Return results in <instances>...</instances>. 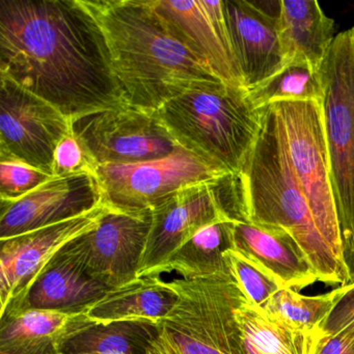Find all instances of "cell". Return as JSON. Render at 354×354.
<instances>
[{
    "label": "cell",
    "instance_id": "obj_1",
    "mask_svg": "<svg viewBox=\"0 0 354 354\" xmlns=\"http://www.w3.org/2000/svg\"><path fill=\"white\" fill-rule=\"evenodd\" d=\"M0 76L70 120L128 104L82 0H0Z\"/></svg>",
    "mask_w": 354,
    "mask_h": 354
},
{
    "label": "cell",
    "instance_id": "obj_2",
    "mask_svg": "<svg viewBox=\"0 0 354 354\" xmlns=\"http://www.w3.org/2000/svg\"><path fill=\"white\" fill-rule=\"evenodd\" d=\"M82 3L102 28L113 72L131 106L157 111L198 84L221 82L171 34L151 0Z\"/></svg>",
    "mask_w": 354,
    "mask_h": 354
},
{
    "label": "cell",
    "instance_id": "obj_3",
    "mask_svg": "<svg viewBox=\"0 0 354 354\" xmlns=\"http://www.w3.org/2000/svg\"><path fill=\"white\" fill-rule=\"evenodd\" d=\"M239 221L281 227L297 242L328 285L350 283L345 258L323 237L290 160L285 127L271 105L263 109L258 138L241 171L234 176Z\"/></svg>",
    "mask_w": 354,
    "mask_h": 354
},
{
    "label": "cell",
    "instance_id": "obj_4",
    "mask_svg": "<svg viewBox=\"0 0 354 354\" xmlns=\"http://www.w3.org/2000/svg\"><path fill=\"white\" fill-rule=\"evenodd\" d=\"M181 148L237 176L262 124L248 90L221 82L198 84L167 101L157 111Z\"/></svg>",
    "mask_w": 354,
    "mask_h": 354
},
{
    "label": "cell",
    "instance_id": "obj_5",
    "mask_svg": "<svg viewBox=\"0 0 354 354\" xmlns=\"http://www.w3.org/2000/svg\"><path fill=\"white\" fill-rule=\"evenodd\" d=\"M169 283L177 302L150 354H248L235 315L248 296L230 271Z\"/></svg>",
    "mask_w": 354,
    "mask_h": 354
},
{
    "label": "cell",
    "instance_id": "obj_6",
    "mask_svg": "<svg viewBox=\"0 0 354 354\" xmlns=\"http://www.w3.org/2000/svg\"><path fill=\"white\" fill-rule=\"evenodd\" d=\"M320 74L331 186L345 254L354 238V26L337 35Z\"/></svg>",
    "mask_w": 354,
    "mask_h": 354
},
{
    "label": "cell",
    "instance_id": "obj_7",
    "mask_svg": "<svg viewBox=\"0 0 354 354\" xmlns=\"http://www.w3.org/2000/svg\"><path fill=\"white\" fill-rule=\"evenodd\" d=\"M271 106L283 121L292 167L315 221L327 243L344 257L343 239L331 186L322 103L286 101L273 103Z\"/></svg>",
    "mask_w": 354,
    "mask_h": 354
},
{
    "label": "cell",
    "instance_id": "obj_8",
    "mask_svg": "<svg viewBox=\"0 0 354 354\" xmlns=\"http://www.w3.org/2000/svg\"><path fill=\"white\" fill-rule=\"evenodd\" d=\"M138 277H158L160 267L198 231L236 218L233 175L181 188L155 207Z\"/></svg>",
    "mask_w": 354,
    "mask_h": 354
},
{
    "label": "cell",
    "instance_id": "obj_9",
    "mask_svg": "<svg viewBox=\"0 0 354 354\" xmlns=\"http://www.w3.org/2000/svg\"><path fill=\"white\" fill-rule=\"evenodd\" d=\"M93 165H130L165 158L181 148L157 111L127 104L70 120Z\"/></svg>",
    "mask_w": 354,
    "mask_h": 354
},
{
    "label": "cell",
    "instance_id": "obj_10",
    "mask_svg": "<svg viewBox=\"0 0 354 354\" xmlns=\"http://www.w3.org/2000/svg\"><path fill=\"white\" fill-rule=\"evenodd\" d=\"M230 174L183 148L165 158L99 165L95 171L102 202L117 210H153L181 188Z\"/></svg>",
    "mask_w": 354,
    "mask_h": 354
},
{
    "label": "cell",
    "instance_id": "obj_11",
    "mask_svg": "<svg viewBox=\"0 0 354 354\" xmlns=\"http://www.w3.org/2000/svg\"><path fill=\"white\" fill-rule=\"evenodd\" d=\"M71 132L57 107L0 76V160H17L53 176L55 153Z\"/></svg>",
    "mask_w": 354,
    "mask_h": 354
},
{
    "label": "cell",
    "instance_id": "obj_12",
    "mask_svg": "<svg viewBox=\"0 0 354 354\" xmlns=\"http://www.w3.org/2000/svg\"><path fill=\"white\" fill-rule=\"evenodd\" d=\"M151 223V210L129 212L109 207L96 229L62 250L90 277L113 289L138 279Z\"/></svg>",
    "mask_w": 354,
    "mask_h": 354
},
{
    "label": "cell",
    "instance_id": "obj_13",
    "mask_svg": "<svg viewBox=\"0 0 354 354\" xmlns=\"http://www.w3.org/2000/svg\"><path fill=\"white\" fill-rule=\"evenodd\" d=\"M171 34L221 82L246 88L230 41L223 0H151Z\"/></svg>",
    "mask_w": 354,
    "mask_h": 354
},
{
    "label": "cell",
    "instance_id": "obj_14",
    "mask_svg": "<svg viewBox=\"0 0 354 354\" xmlns=\"http://www.w3.org/2000/svg\"><path fill=\"white\" fill-rule=\"evenodd\" d=\"M109 206L73 218L0 240V312L20 301L49 261L72 240L98 227Z\"/></svg>",
    "mask_w": 354,
    "mask_h": 354
},
{
    "label": "cell",
    "instance_id": "obj_15",
    "mask_svg": "<svg viewBox=\"0 0 354 354\" xmlns=\"http://www.w3.org/2000/svg\"><path fill=\"white\" fill-rule=\"evenodd\" d=\"M102 203L96 176L53 177L16 201H1L0 240L73 218Z\"/></svg>",
    "mask_w": 354,
    "mask_h": 354
},
{
    "label": "cell",
    "instance_id": "obj_16",
    "mask_svg": "<svg viewBox=\"0 0 354 354\" xmlns=\"http://www.w3.org/2000/svg\"><path fill=\"white\" fill-rule=\"evenodd\" d=\"M230 41L248 90L283 67L279 40L281 0H223Z\"/></svg>",
    "mask_w": 354,
    "mask_h": 354
},
{
    "label": "cell",
    "instance_id": "obj_17",
    "mask_svg": "<svg viewBox=\"0 0 354 354\" xmlns=\"http://www.w3.org/2000/svg\"><path fill=\"white\" fill-rule=\"evenodd\" d=\"M232 243V250L273 277L283 289L299 291L319 281L297 242L281 227L234 221Z\"/></svg>",
    "mask_w": 354,
    "mask_h": 354
},
{
    "label": "cell",
    "instance_id": "obj_18",
    "mask_svg": "<svg viewBox=\"0 0 354 354\" xmlns=\"http://www.w3.org/2000/svg\"><path fill=\"white\" fill-rule=\"evenodd\" d=\"M109 290L61 250L43 268L26 296L20 301L9 304L0 314L28 310L86 313Z\"/></svg>",
    "mask_w": 354,
    "mask_h": 354
},
{
    "label": "cell",
    "instance_id": "obj_19",
    "mask_svg": "<svg viewBox=\"0 0 354 354\" xmlns=\"http://www.w3.org/2000/svg\"><path fill=\"white\" fill-rule=\"evenodd\" d=\"M95 324L86 313L7 310L0 314V354H59L70 339Z\"/></svg>",
    "mask_w": 354,
    "mask_h": 354
},
{
    "label": "cell",
    "instance_id": "obj_20",
    "mask_svg": "<svg viewBox=\"0 0 354 354\" xmlns=\"http://www.w3.org/2000/svg\"><path fill=\"white\" fill-rule=\"evenodd\" d=\"M279 40L285 64L296 57L320 70L337 35L316 0H281ZM283 64V65H285Z\"/></svg>",
    "mask_w": 354,
    "mask_h": 354
},
{
    "label": "cell",
    "instance_id": "obj_21",
    "mask_svg": "<svg viewBox=\"0 0 354 354\" xmlns=\"http://www.w3.org/2000/svg\"><path fill=\"white\" fill-rule=\"evenodd\" d=\"M177 299L175 290L160 277H138L109 290L86 314L98 324L131 320L159 323Z\"/></svg>",
    "mask_w": 354,
    "mask_h": 354
},
{
    "label": "cell",
    "instance_id": "obj_22",
    "mask_svg": "<svg viewBox=\"0 0 354 354\" xmlns=\"http://www.w3.org/2000/svg\"><path fill=\"white\" fill-rule=\"evenodd\" d=\"M235 315L248 354H316L325 335L322 329L296 328L248 297L237 306Z\"/></svg>",
    "mask_w": 354,
    "mask_h": 354
},
{
    "label": "cell",
    "instance_id": "obj_23",
    "mask_svg": "<svg viewBox=\"0 0 354 354\" xmlns=\"http://www.w3.org/2000/svg\"><path fill=\"white\" fill-rule=\"evenodd\" d=\"M158 335L154 321L97 323L70 339L59 354H150Z\"/></svg>",
    "mask_w": 354,
    "mask_h": 354
},
{
    "label": "cell",
    "instance_id": "obj_24",
    "mask_svg": "<svg viewBox=\"0 0 354 354\" xmlns=\"http://www.w3.org/2000/svg\"><path fill=\"white\" fill-rule=\"evenodd\" d=\"M233 221H221L198 231L167 259L157 275L175 271L183 279H192L229 272L225 254L233 248Z\"/></svg>",
    "mask_w": 354,
    "mask_h": 354
},
{
    "label": "cell",
    "instance_id": "obj_25",
    "mask_svg": "<svg viewBox=\"0 0 354 354\" xmlns=\"http://www.w3.org/2000/svg\"><path fill=\"white\" fill-rule=\"evenodd\" d=\"M248 95L254 109L261 111L273 103L286 101L323 103L324 88L320 70L315 69L304 57H296L274 75L248 90Z\"/></svg>",
    "mask_w": 354,
    "mask_h": 354
},
{
    "label": "cell",
    "instance_id": "obj_26",
    "mask_svg": "<svg viewBox=\"0 0 354 354\" xmlns=\"http://www.w3.org/2000/svg\"><path fill=\"white\" fill-rule=\"evenodd\" d=\"M339 299V288L316 296L302 295L295 290L281 289L267 302L264 310L296 328L316 331L321 330Z\"/></svg>",
    "mask_w": 354,
    "mask_h": 354
},
{
    "label": "cell",
    "instance_id": "obj_27",
    "mask_svg": "<svg viewBox=\"0 0 354 354\" xmlns=\"http://www.w3.org/2000/svg\"><path fill=\"white\" fill-rule=\"evenodd\" d=\"M225 256L230 272L235 277L248 299L256 306L264 308L271 297L283 289L273 277L235 250L231 248Z\"/></svg>",
    "mask_w": 354,
    "mask_h": 354
},
{
    "label": "cell",
    "instance_id": "obj_28",
    "mask_svg": "<svg viewBox=\"0 0 354 354\" xmlns=\"http://www.w3.org/2000/svg\"><path fill=\"white\" fill-rule=\"evenodd\" d=\"M53 176L17 160H0V198L16 201L51 179Z\"/></svg>",
    "mask_w": 354,
    "mask_h": 354
},
{
    "label": "cell",
    "instance_id": "obj_29",
    "mask_svg": "<svg viewBox=\"0 0 354 354\" xmlns=\"http://www.w3.org/2000/svg\"><path fill=\"white\" fill-rule=\"evenodd\" d=\"M96 167L88 158L84 149L73 132L62 140L55 153L53 177H65L76 174L90 173L95 175Z\"/></svg>",
    "mask_w": 354,
    "mask_h": 354
},
{
    "label": "cell",
    "instance_id": "obj_30",
    "mask_svg": "<svg viewBox=\"0 0 354 354\" xmlns=\"http://www.w3.org/2000/svg\"><path fill=\"white\" fill-rule=\"evenodd\" d=\"M339 299L322 325L325 335L344 328L354 329V283L339 286Z\"/></svg>",
    "mask_w": 354,
    "mask_h": 354
},
{
    "label": "cell",
    "instance_id": "obj_31",
    "mask_svg": "<svg viewBox=\"0 0 354 354\" xmlns=\"http://www.w3.org/2000/svg\"><path fill=\"white\" fill-rule=\"evenodd\" d=\"M316 354H354V329L344 328L331 335H325Z\"/></svg>",
    "mask_w": 354,
    "mask_h": 354
},
{
    "label": "cell",
    "instance_id": "obj_32",
    "mask_svg": "<svg viewBox=\"0 0 354 354\" xmlns=\"http://www.w3.org/2000/svg\"><path fill=\"white\" fill-rule=\"evenodd\" d=\"M344 257H345L346 264L349 270L350 279H351L350 283H354V238L349 250L344 254Z\"/></svg>",
    "mask_w": 354,
    "mask_h": 354
}]
</instances>
